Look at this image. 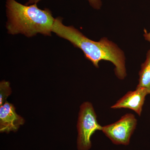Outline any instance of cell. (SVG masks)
<instances>
[{
    "label": "cell",
    "mask_w": 150,
    "mask_h": 150,
    "mask_svg": "<svg viewBox=\"0 0 150 150\" xmlns=\"http://www.w3.org/2000/svg\"><path fill=\"white\" fill-rule=\"evenodd\" d=\"M9 82L3 81L0 83V106L6 101V99L11 93Z\"/></svg>",
    "instance_id": "obj_8"
},
{
    "label": "cell",
    "mask_w": 150,
    "mask_h": 150,
    "mask_svg": "<svg viewBox=\"0 0 150 150\" xmlns=\"http://www.w3.org/2000/svg\"><path fill=\"white\" fill-rule=\"evenodd\" d=\"M90 5L95 9L99 10L102 6L101 0H87Z\"/></svg>",
    "instance_id": "obj_9"
},
{
    "label": "cell",
    "mask_w": 150,
    "mask_h": 150,
    "mask_svg": "<svg viewBox=\"0 0 150 150\" xmlns=\"http://www.w3.org/2000/svg\"><path fill=\"white\" fill-rule=\"evenodd\" d=\"M6 28L12 35L23 34L28 37L38 33L51 36L55 18L49 9H41L37 4H22L15 0H6Z\"/></svg>",
    "instance_id": "obj_2"
},
{
    "label": "cell",
    "mask_w": 150,
    "mask_h": 150,
    "mask_svg": "<svg viewBox=\"0 0 150 150\" xmlns=\"http://www.w3.org/2000/svg\"><path fill=\"white\" fill-rule=\"evenodd\" d=\"M137 123L134 114L127 113L117 122L102 126L101 131L115 144L127 145L136 129Z\"/></svg>",
    "instance_id": "obj_4"
},
{
    "label": "cell",
    "mask_w": 150,
    "mask_h": 150,
    "mask_svg": "<svg viewBox=\"0 0 150 150\" xmlns=\"http://www.w3.org/2000/svg\"><path fill=\"white\" fill-rule=\"evenodd\" d=\"M41 0H28L25 5H30L33 4H37Z\"/></svg>",
    "instance_id": "obj_10"
},
{
    "label": "cell",
    "mask_w": 150,
    "mask_h": 150,
    "mask_svg": "<svg viewBox=\"0 0 150 150\" xmlns=\"http://www.w3.org/2000/svg\"><path fill=\"white\" fill-rule=\"evenodd\" d=\"M63 18H55L52 31L59 37L69 40L75 47L83 52L85 57L98 68L100 61L112 62L115 66V74L121 80L126 76L125 57L123 51L115 43L103 37L98 42L89 39L73 26L63 24Z\"/></svg>",
    "instance_id": "obj_1"
},
{
    "label": "cell",
    "mask_w": 150,
    "mask_h": 150,
    "mask_svg": "<svg viewBox=\"0 0 150 150\" xmlns=\"http://www.w3.org/2000/svg\"><path fill=\"white\" fill-rule=\"evenodd\" d=\"M149 92L144 88H137L134 91L128 92L111 106L112 109L128 108L141 116L146 96Z\"/></svg>",
    "instance_id": "obj_5"
},
{
    "label": "cell",
    "mask_w": 150,
    "mask_h": 150,
    "mask_svg": "<svg viewBox=\"0 0 150 150\" xmlns=\"http://www.w3.org/2000/svg\"><path fill=\"white\" fill-rule=\"evenodd\" d=\"M102 128L98 122L92 104L89 102L83 103L80 106L78 118V150L89 149L91 146V136L96 131H101Z\"/></svg>",
    "instance_id": "obj_3"
},
{
    "label": "cell",
    "mask_w": 150,
    "mask_h": 150,
    "mask_svg": "<svg viewBox=\"0 0 150 150\" xmlns=\"http://www.w3.org/2000/svg\"><path fill=\"white\" fill-rule=\"evenodd\" d=\"M24 123V119L16 113L13 105L6 101L0 106L1 132H16Z\"/></svg>",
    "instance_id": "obj_6"
},
{
    "label": "cell",
    "mask_w": 150,
    "mask_h": 150,
    "mask_svg": "<svg viewBox=\"0 0 150 150\" xmlns=\"http://www.w3.org/2000/svg\"><path fill=\"white\" fill-rule=\"evenodd\" d=\"M139 76L137 87L146 88L150 94V50L147 53L146 61L142 64Z\"/></svg>",
    "instance_id": "obj_7"
},
{
    "label": "cell",
    "mask_w": 150,
    "mask_h": 150,
    "mask_svg": "<svg viewBox=\"0 0 150 150\" xmlns=\"http://www.w3.org/2000/svg\"><path fill=\"white\" fill-rule=\"evenodd\" d=\"M146 40L150 42V32L148 33L146 30H144V35Z\"/></svg>",
    "instance_id": "obj_11"
}]
</instances>
